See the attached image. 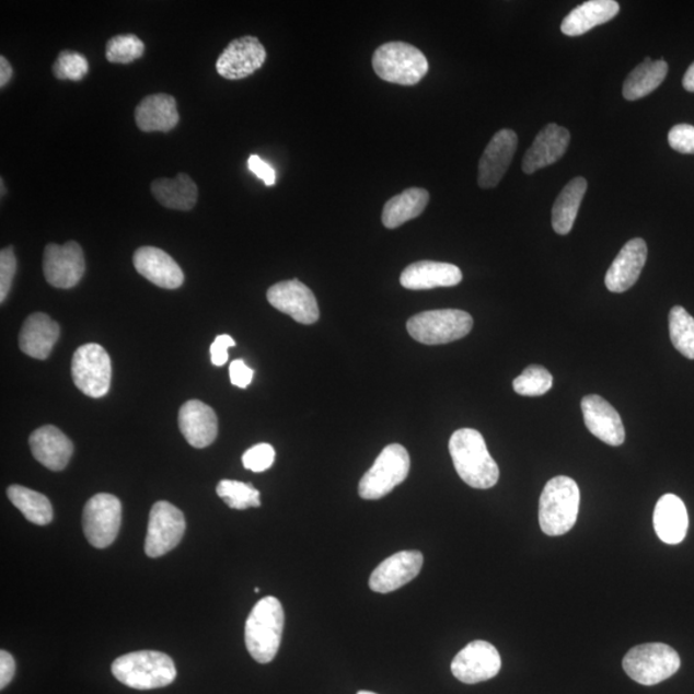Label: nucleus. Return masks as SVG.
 <instances>
[{"mask_svg":"<svg viewBox=\"0 0 694 694\" xmlns=\"http://www.w3.org/2000/svg\"><path fill=\"white\" fill-rule=\"evenodd\" d=\"M16 269L18 262L13 248H3L0 253V302H4L9 297Z\"/></svg>","mask_w":694,"mask_h":694,"instance_id":"nucleus-40","label":"nucleus"},{"mask_svg":"<svg viewBox=\"0 0 694 694\" xmlns=\"http://www.w3.org/2000/svg\"><path fill=\"white\" fill-rule=\"evenodd\" d=\"M235 346L234 339L229 335H220L210 346L211 361L216 367L224 366L228 361V349Z\"/></svg>","mask_w":694,"mask_h":694,"instance_id":"nucleus-44","label":"nucleus"},{"mask_svg":"<svg viewBox=\"0 0 694 694\" xmlns=\"http://www.w3.org/2000/svg\"><path fill=\"white\" fill-rule=\"evenodd\" d=\"M519 137L511 129H501L486 146L478 162V186L484 189L496 188L513 160Z\"/></svg>","mask_w":694,"mask_h":694,"instance_id":"nucleus-17","label":"nucleus"},{"mask_svg":"<svg viewBox=\"0 0 694 694\" xmlns=\"http://www.w3.org/2000/svg\"><path fill=\"white\" fill-rule=\"evenodd\" d=\"M618 11L615 0H589L567 14L560 32L567 36H580L615 19Z\"/></svg>","mask_w":694,"mask_h":694,"instance_id":"nucleus-28","label":"nucleus"},{"mask_svg":"<svg viewBox=\"0 0 694 694\" xmlns=\"http://www.w3.org/2000/svg\"><path fill=\"white\" fill-rule=\"evenodd\" d=\"M12 66L5 57H0V86H5L12 78Z\"/></svg>","mask_w":694,"mask_h":694,"instance_id":"nucleus-46","label":"nucleus"},{"mask_svg":"<svg viewBox=\"0 0 694 694\" xmlns=\"http://www.w3.org/2000/svg\"><path fill=\"white\" fill-rule=\"evenodd\" d=\"M474 320L458 309L431 310L412 316L407 329L416 342L425 345H444L466 337Z\"/></svg>","mask_w":694,"mask_h":694,"instance_id":"nucleus-6","label":"nucleus"},{"mask_svg":"<svg viewBox=\"0 0 694 694\" xmlns=\"http://www.w3.org/2000/svg\"><path fill=\"white\" fill-rule=\"evenodd\" d=\"M151 190L154 198L167 209L189 211L197 203L196 183L184 173L176 175L174 180L154 181Z\"/></svg>","mask_w":694,"mask_h":694,"instance_id":"nucleus-29","label":"nucleus"},{"mask_svg":"<svg viewBox=\"0 0 694 694\" xmlns=\"http://www.w3.org/2000/svg\"><path fill=\"white\" fill-rule=\"evenodd\" d=\"M43 270L49 285L62 290L76 287L85 273L83 248L73 241L62 246L50 243L44 251Z\"/></svg>","mask_w":694,"mask_h":694,"instance_id":"nucleus-12","label":"nucleus"},{"mask_svg":"<svg viewBox=\"0 0 694 694\" xmlns=\"http://www.w3.org/2000/svg\"><path fill=\"white\" fill-rule=\"evenodd\" d=\"M276 461V450L270 444H257L242 456L243 466L253 472L269 470Z\"/></svg>","mask_w":694,"mask_h":694,"instance_id":"nucleus-39","label":"nucleus"},{"mask_svg":"<svg viewBox=\"0 0 694 694\" xmlns=\"http://www.w3.org/2000/svg\"><path fill=\"white\" fill-rule=\"evenodd\" d=\"M16 673V662H14L11 653L4 651L0 652V689L4 690Z\"/></svg>","mask_w":694,"mask_h":694,"instance_id":"nucleus-45","label":"nucleus"},{"mask_svg":"<svg viewBox=\"0 0 694 694\" xmlns=\"http://www.w3.org/2000/svg\"><path fill=\"white\" fill-rule=\"evenodd\" d=\"M144 54V44L138 36L116 35L111 38L106 47V58L113 63H131Z\"/></svg>","mask_w":694,"mask_h":694,"instance_id":"nucleus-37","label":"nucleus"},{"mask_svg":"<svg viewBox=\"0 0 694 694\" xmlns=\"http://www.w3.org/2000/svg\"><path fill=\"white\" fill-rule=\"evenodd\" d=\"M71 374L84 395L93 398L107 395L113 375L108 352L99 344L80 346L72 357Z\"/></svg>","mask_w":694,"mask_h":694,"instance_id":"nucleus-9","label":"nucleus"},{"mask_svg":"<svg viewBox=\"0 0 694 694\" xmlns=\"http://www.w3.org/2000/svg\"><path fill=\"white\" fill-rule=\"evenodd\" d=\"M669 329L675 349L694 360V317L684 308L674 306L669 315Z\"/></svg>","mask_w":694,"mask_h":694,"instance_id":"nucleus-34","label":"nucleus"},{"mask_svg":"<svg viewBox=\"0 0 694 694\" xmlns=\"http://www.w3.org/2000/svg\"><path fill=\"white\" fill-rule=\"evenodd\" d=\"M587 188V181L579 176L560 192L552 210V227L556 233L566 235L571 232Z\"/></svg>","mask_w":694,"mask_h":694,"instance_id":"nucleus-31","label":"nucleus"},{"mask_svg":"<svg viewBox=\"0 0 694 694\" xmlns=\"http://www.w3.org/2000/svg\"><path fill=\"white\" fill-rule=\"evenodd\" d=\"M648 248L645 240L634 239L625 243L612 263L604 284L609 291L622 293L632 288L640 277L647 262Z\"/></svg>","mask_w":694,"mask_h":694,"instance_id":"nucleus-19","label":"nucleus"},{"mask_svg":"<svg viewBox=\"0 0 694 694\" xmlns=\"http://www.w3.org/2000/svg\"><path fill=\"white\" fill-rule=\"evenodd\" d=\"M186 533V519L181 509L169 501L154 504L146 536V555L158 558L173 551Z\"/></svg>","mask_w":694,"mask_h":694,"instance_id":"nucleus-11","label":"nucleus"},{"mask_svg":"<svg viewBox=\"0 0 694 694\" xmlns=\"http://www.w3.org/2000/svg\"><path fill=\"white\" fill-rule=\"evenodd\" d=\"M501 659L498 649L485 640H475L454 657L452 673L458 681L477 684L499 674Z\"/></svg>","mask_w":694,"mask_h":694,"instance_id":"nucleus-13","label":"nucleus"},{"mask_svg":"<svg viewBox=\"0 0 694 694\" xmlns=\"http://www.w3.org/2000/svg\"><path fill=\"white\" fill-rule=\"evenodd\" d=\"M285 612L276 597H265L255 604L247 617L245 641L247 651L261 663L275 660L282 641Z\"/></svg>","mask_w":694,"mask_h":694,"instance_id":"nucleus-2","label":"nucleus"},{"mask_svg":"<svg viewBox=\"0 0 694 694\" xmlns=\"http://www.w3.org/2000/svg\"><path fill=\"white\" fill-rule=\"evenodd\" d=\"M669 72V66L663 60L652 61L647 57L626 78L623 94L627 101H637L651 94L662 84Z\"/></svg>","mask_w":694,"mask_h":694,"instance_id":"nucleus-32","label":"nucleus"},{"mask_svg":"<svg viewBox=\"0 0 694 694\" xmlns=\"http://www.w3.org/2000/svg\"><path fill=\"white\" fill-rule=\"evenodd\" d=\"M36 461L50 471H62L73 454L72 441L55 426H43L28 439Z\"/></svg>","mask_w":694,"mask_h":694,"instance_id":"nucleus-23","label":"nucleus"},{"mask_svg":"<svg viewBox=\"0 0 694 694\" xmlns=\"http://www.w3.org/2000/svg\"><path fill=\"white\" fill-rule=\"evenodd\" d=\"M423 566L424 556L418 551L395 553L375 568L369 579V587L380 594L395 592L416 579Z\"/></svg>","mask_w":694,"mask_h":694,"instance_id":"nucleus-16","label":"nucleus"},{"mask_svg":"<svg viewBox=\"0 0 694 694\" xmlns=\"http://www.w3.org/2000/svg\"><path fill=\"white\" fill-rule=\"evenodd\" d=\"M113 674L132 690L164 689L176 678L174 661L158 651H139L124 655L113 663Z\"/></svg>","mask_w":694,"mask_h":694,"instance_id":"nucleus-4","label":"nucleus"},{"mask_svg":"<svg viewBox=\"0 0 694 694\" xmlns=\"http://www.w3.org/2000/svg\"><path fill=\"white\" fill-rule=\"evenodd\" d=\"M180 428L188 444L203 449L218 437V417L208 404L189 401L180 410Z\"/></svg>","mask_w":694,"mask_h":694,"instance_id":"nucleus-22","label":"nucleus"},{"mask_svg":"<svg viewBox=\"0 0 694 694\" xmlns=\"http://www.w3.org/2000/svg\"><path fill=\"white\" fill-rule=\"evenodd\" d=\"M669 144L679 153L694 154V127L689 124L675 125L669 132Z\"/></svg>","mask_w":694,"mask_h":694,"instance_id":"nucleus-41","label":"nucleus"},{"mask_svg":"<svg viewBox=\"0 0 694 694\" xmlns=\"http://www.w3.org/2000/svg\"><path fill=\"white\" fill-rule=\"evenodd\" d=\"M217 493L229 508L239 509V511L262 506L261 493L255 489L253 484L221 479Z\"/></svg>","mask_w":694,"mask_h":694,"instance_id":"nucleus-35","label":"nucleus"},{"mask_svg":"<svg viewBox=\"0 0 694 694\" xmlns=\"http://www.w3.org/2000/svg\"><path fill=\"white\" fill-rule=\"evenodd\" d=\"M229 374L234 386L246 389L253 382L254 369H251L242 359H238L229 367Z\"/></svg>","mask_w":694,"mask_h":694,"instance_id":"nucleus-42","label":"nucleus"},{"mask_svg":"<svg viewBox=\"0 0 694 694\" xmlns=\"http://www.w3.org/2000/svg\"><path fill=\"white\" fill-rule=\"evenodd\" d=\"M582 416L588 430L597 439L611 447H620L625 441L622 417L612 405L598 395H588L581 402Z\"/></svg>","mask_w":694,"mask_h":694,"instance_id":"nucleus-18","label":"nucleus"},{"mask_svg":"<svg viewBox=\"0 0 694 694\" xmlns=\"http://www.w3.org/2000/svg\"><path fill=\"white\" fill-rule=\"evenodd\" d=\"M570 132L557 124H548L537 132L533 146L522 160L523 173L534 174L537 170L555 164L570 144Z\"/></svg>","mask_w":694,"mask_h":694,"instance_id":"nucleus-20","label":"nucleus"},{"mask_svg":"<svg viewBox=\"0 0 694 694\" xmlns=\"http://www.w3.org/2000/svg\"><path fill=\"white\" fill-rule=\"evenodd\" d=\"M267 299L273 308L290 315L298 323L313 324L320 320V308L313 291L299 279L271 286Z\"/></svg>","mask_w":694,"mask_h":694,"instance_id":"nucleus-14","label":"nucleus"},{"mask_svg":"<svg viewBox=\"0 0 694 694\" xmlns=\"http://www.w3.org/2000/svg\"><path fill=\"white\" fill-rule=\"evenodd\" d=\"M358 694H378V693H373V692H369V691H360V692H358Z\"/></svg>","mask_w":694,"mask_h":694,"instance_id":"nucleus-48","label":"nucleus"},{"mask_svg":"<svg viewBox=\"0 0 694 694\" xmlns=\"http://www.w3.org/2000/svg\"><path fill=\"white\" fill-rule=\"evenodd\" d=\"M60 338V326L43 313L27 317L19 337L20 349L34 359L46 360Z\"/></svg>","mask_w":694,"mask_h":694,"instance_id":"nucleus-25","label":"nucleus"},{"mask_svg":"<svg viewBox=\"0 0 694 694\" xmlns=\"http://www.w3.org/2000/svg\"><path fill=\"white\" fill-rule=\"evenodd\" d=\"M90 71V63L78 51L63 50L54 65L57 79L79 81Z\"/></svg>","mask_w":694,"mask_h":694,"instance_id":"nucleus-38","label":"nucleus"},{"mask_svg":"<svg viewBox=\"0 0 694 694\" xmlns=\"http://www.w3.org/2000/svg\"><path fill=\"white\" fill-rule=\"evenodd\" d=\"M410 470L408 450L401 444H391L382 450L373 466L359 483V496L366 500L386 497L396 486L405 482Z\"/></svg>","mask_w":694,"mask_h":694,"instance_id":"nucleus-7","label":"nucleus"},{"mask_svg":"<svg viewBox=\"0 0 694 694\" xmlns=\"http://www.w3.org/2000/svg\"><path fill=\"white\" fill-rule=\"evenodd\" d=\"M122 527V501L111 494L94 496L84 507L83 529L88 542L95 548H107L115 542Z\"/></svg>","mask_w":694,"mask_h":694,"instance_id":"nucleus-10","label":"nucleus"},{"mask_svg":"<svg viewBox=\"0 0 694 694\" xmlns=\"http://www.w3.org/2000/svg\"><path fill=\"white\" fill-rule=\"evenodd\" d=\"M12 505L35 525L46 527L54 520V507L49 499L25 486L12 485L7 490Z\"/></svg>","mask_w":694,"mask_h":694,"instance_id":"nucleus-33","label":"nucleus"},{"mask_svg":"<svg viewBox=\"0 0 694 694\" xmlns=\"http://www.w3.org/2000/svg\"><path fill=\"white\" fill-rule=\"evenodd\" d=\"M140 276L166 290H175L184 282L183 270L172 256L158 247H140L132 256Z\"/></svg>","mask_w":694,"mask_h":694,"instance_id":"nucleus-21","label":"nucleus"},{"mask_svg":"<svg viewBox=\"0 0 694 694\" xmlns=\"http://www.w3.org/2000/svg\"><path fill=\"white\" fill-rule=\"evenodd\" d=\"M136 123L146 132H166L174 129L180 123L175 99L169 94L149 95L136 109Z\"/></svg>","mask_w":694,"mask_h":694,"instance_id":"nucleus-27","label":"nucleus"},{"mask_svg":"<svg viewBox=\"0 0 694 694\" xmlns=\"http://www.w3.org/2000/svg\"><path fill=\"white\" fill-rule=\"evenodd\" d=\"M430 194L424 188L405 189L403 194L390 198L382 212V223L388 229H395L425 211Z\"/></svg>","mask_w":694,"mask_h":694,"instance_id":"nucleus-30","label":"nucleus"},{"mask_svg":"<svg viewBox=\"0 0 694 694\" xmlns=\"http://www.w3.org/2000/svg\"><path fill=\"white\" fill-rule=\"evenodd\" d=\"M373 70L388 83L412 86L428 72V61L423 51L408 43L383 44L373 55Z\"/></svg>","mask_w":694,"mask_h":694,"instance_id":"nucleus-5","label":"nucleus"},{"mask_svg":"<svg viewBox=\"0 0 694 694\" xmlns=\"http://www.w3.org/2000/svg\"><path fill=\"white\" fill-rule=\"evenodd\" d=\"M653 527L663 543H682L690 527L689 512L683 500L674 494L661 497L655 508Z\"/></svg>","mask_w":694,"mask_h":694,"instance_id":"nucleus-26","label":"nucleus"},{"mask_svg":"<svg viewBox=\"0 0 694 694\" xmlns=\"http://www.w3.org/2000/svg\"><path fill=\"white\" fill-rule=\"evenodd\" d=\"M248 169L258 180L265 183V186L271 187L276 184V172L268 162H265L257 154H251L248 159Z\"/></svg>","mask_w":694,"mask_h":694,"instance_id":"nucleus-43","label":"nucleus"},{"mask_svg":"<svg viewBox=\"0 0 694 694\" xmlns=\"http://www.w3.org/2000/svg\"><path fill=\"white\" fill-rule=\"evenodd\" d=\"M462 270L453 264L417 262L405 268L401 284L408 290H432L438 287H454L462 282Z\"/></svg>","mask_w":694,"mask_h":694,"instance_id":"nucleus-24","label":"nucleus"},{"mask_svg":"<svg viewBox=\"0 0 694 694\" xmlns=\"http://www.w3.org/2000/svg\"><path fill=\"white\" fill-rule=\"evenodd\" d=\"M456 474L475 489H490L499 479V467L487 450L483 435L472 428H461L449 441Z\"/></svg>","mask_w":694,"mask_h":694,"instance_id":"nucleus-1","label":"nucleus"},{"mask_svg":"<svg viewBox=\"0 0 694 694\" xmlns=\"http://www.w3.org/2000/svg\"><path fill=\"white\" fill-rule=\"evenodd\" d=\"M623 668L634 682L656 685L676 673L681 668V657L668 645H640L626 653Z\"/></svg>","mask_w":694,"mask_h":694,"instance_id":"nucleus-8","label":"nucleus"},{"mask_svg":"<svg viewBox=\"0 0 694 694\" xmlns=\"http://www.w3.org/2000/svg\"><path fill=\"white\" fill-rule=\"evenodd\" d=\"M267 61V50L255 36H242L229 43L217 62V71L227 80H241L253 76Z\"/></svg>","mask_w":694,"mask_h":694,"instance_id":"nucleus-15","label":"nucleus"},{"mask_svg":"<svg viewBox=\"0 0 694 694\" xmlns=\"http://www.w3.org/2000/svg\"><path fill=\"white\" fill-rule=\"evenodd\" d=\"M683 86L685 91L694 93V62L686 70L683 78Z\"/></svg>","mask_w":694,"mask_h":694,"instance_id":"nucleus-47","label":"nucleus"},{"mask_svg":"<svg viewBox=\"0 0 694 694\" xmlns=\"http://www.w3.org/2000/svg\"><path fill=\"white\" fill-rule=\"evenodd\" d=\"M552 374L541 366H530L513 381V389L522 396H542L552 389Z\"/></svg>","mask_w":694,"mask_h":694,"instance_id":"nucleus-36","label":"nucleus"},{"mask_svg":"<svg viewBox=\"0 0 694 694\" xmlns=\"http://www.w3.org/2000/svg\"><path fill=\"white\" fill-rule=\"evenodd\" d=\"M580 490L575 479L557 476L545 485L539 501V523L544 534L565 535L578 520Z\"/></svg>","mask_w":694,"mask_h":694,"instance_id":"nucleus-3","label":"nucleus"}]
</instances>
